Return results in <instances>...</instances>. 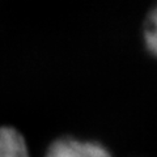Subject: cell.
<instances>
[{"label": "cell", "mask_w": 157, "mask_h": 157, "mask_svg": "<svg viewBox=\"0 0 157 157\" xmlns=\"http://www.w3.org/2000/svg\"><path fill=\"white\" fill-rule=\"evenodd\" d=\"M46 157H111V155L96 143L60 139L50 147Z\"/></svg>", "instance_id": "cell-1"}, {"label": "cell", "mask_w": 157, "mask_h": 157, "mask_svg": "<svg viewBox=\"0 0 157 157\" xmlns=\"http://www.w3.org/2000/svg\"><path fill=\"white\" fill-rule=\"evenodd\" d=\"M145 42L148 48L157 56V8L152 12L145 22Z\"/></svg>", "instance_id": "cell-3"}, {"label": "cell", "mask_w": 157, "mask_h": 157, "mask_svg": "<svg viewBox=\"0 0 157 157\" xmlns=\"http://www.w3.org/2000/svg\"><path fill=\"white\" fill-rule=\"evenodd\" d=\"M0 157H29L25 140L16 130L0 128Z\"/></svg>", "instance_id": "cell-2"}]
</instances>
